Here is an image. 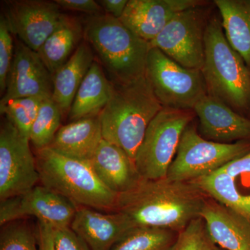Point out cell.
I'll use <instances>...</instances> for the list:
<instances>
[{"label":"cell","mask_w":250,"mask_h":250,"mask_svg":"<svg viewBox=\"0 0 250 250\" xmlns=\"http://www.w3.org/2000/svg\"><path fill=\"white\" fill-rule=\"evenodd\" d=\"M248 112H249V113H250V108H249V111H248Z\"/></svg>","instance_id":"e575fe53"},{"label":"cell","mask_w":250,"mask_h":250,"mask_svg":"<svg viewBox=\"0 0 250 250\" xmlns=\"http://www.w3.org/2000/svg\"><path fill=\"white\" fill-rule=\"evenodd\" d=\"M178 233L164 229H130L111 250H174Z\"/></svg>","instance_id":"d4e9b609"},{"label":"cell","mask_w":250,"mask_h":250,"mask_svg":"<svg viewBox=\"0 0 250 250\" xmlns=\"http://www.w3.org/2000/svg\"><path fill=\"white\" fill-rule=\"evenodd\" d=\"M70 228L90 250H111L132 228L121 213H104L84 207H77Z\"/></svg>","instance_id":"e0dca14e"},{"label":"cell","mask_w":250,"mask_h":250,"mask_svg":"<svg viewBox=\"0 0 250 250\" xmlns=\"http://www.w3.org/2000/svg\"><path fill=\"white\" fill-rule=\"evenodd\" d=\"M194 116L193 111L163 108L154 117L135 156V166L141 179L167 177L182 134Z\"/></svg>","instance_id":"8992f818"},{"label":"cell","mask_w":250,"mask_h":250,"mask_svg":"<svg viewBox=\"0 0 250 250\" xmlns=\"http://www.w3.org/2000/svg\"><path fill=\"white\" fill-rule=\"evenodd\" d=\"M89 163L104 185L118 195L134 188L142 179L127 153L104 139Z\"/></svg>","instance_id":"d6986e66"},{"label":"cell","mask_w":250,"mask_h":250,"mask_svg":"<svg viewBox=\"0 0 250 250\" xmlns=\"http://www.w3.org/2000/svg\"><path fill=\"white\" fill-rule=\"evenodd\" d=\"M15 50L14 36L10 30L4 15L0 16V92L2 97L6 91L8 75Z\"/></svg>","instance_id":"f546056e"},{"label":"cell","mask_w":250,"mask_h":250,"mask_svg":"<svg viewBox=\"0 0 250 250\" xmlns=\"http://www.w3.org/2000/svg\"><path fill=\"white\" fill-rule=\"evenodd\" d=\"M83 39L84 29L80 21L63 14L58 27L38 52L53 77L71 57Z\"/></svg>","instance_id":"603a6c76"},{"label":"cell","mask_w":250,"mask_h":250,"mask_svg":"<svg viewBox=\"0 0 250 250\" xmlns=\"http://www.w3.org/2000/svg\"><path fill=\"white\" fill-rule=\"evenodd\" d=\"M205 139L231 143L250 141V118L242 116L221 100L207 94L193 108Z\"/></svg>","instance_id":"2e32d148"},{"label":"cell","mask_w":250,"mask_h":250,"mask_svg":"<svg viewBox=\"0 0 250 250\" xmlns=\"http://www.w3.org/2000/svg\"><path fill=\"white\" fill-rule=\"evenodd\" d=\"M200 217L210 238L225 250H250V222L243 215L207 198Z\"/></svg>","instance_id":"ac0fdd59"},{"label":"cell","mask_w":250,"mask_h":250,"mask_svg":"<svg viewBox=\"0 0 250 250\" xmlns=\"http://www.w3.org/2000/svg\"><path fill=\"white\" fill-rule=\"evenodd\" d=\"M14 39V59L0 105L18 98H52L53 75L37 52L29 48L16 36Z\"/></svg>","instance_id":"5bb4252c"},{"label":"cell","mask_w":250,"mask_h":250,"mask_svg":"<svg viewBox=\"0 0 250 250\" xmlns=\"http://www.w3.org/2000/svg\"><path fill=\"white\" fill-rule=\"evenodd\" d=\"M53 227L43 221H38L37 237L39 250H57L54 243Z\"/></svg>","instance_id":"d6a6232c"},{"label":"cell","mask_w":250,"mask_h":250,"mask_svg":"<svg viewBox=\"0 0 250 250\" xmlns=\"http://www.w3.org/2000/svg\"><path fill=\"white\" fill-rule=\"evenodd\" d=\"M54 243L57 250H90L70 227L53 228Z\"/></svg>","instance_id":"4dcf8cb0"},{"label":"cell","mask_w":250,"mask_h":250,"mask_svg":"<svg viewBox=\"0 0 250 250\" xmlns=\"http://www.w3.org/2000/svg\"><path fill=\"white\" fill-rule=\"evenodd\" d=\"M228 42L250 70V0H215Z\"/></svg>","instance_id":"cb8c5ba5"},{"label":"cell","mask_w":250,"mask_h":250,"mask_svg":"<svg viewBox=\"0 0 250 250\" xmlns=\"http://www.w3.org/2000/svg\"><path fill=\"white\" fill-rule=\"evenodd\" d=\"M77 207L57 192L42 186L1 201L0 225L1 227L24 217L33 216L53 228L70 227Z\"/></svg>","instance_id":"8fae6325"},{"label":"cell","mask_w":250,"mask_h":250,"mask_svg":"<svg viewBox=\"0 0 250 250\" xmlns=\"http://www.w3.org/2000/svg\"><path fill=\"white\" fill-rule=\"evenodd\" d=\"M145 76L164 108L193 111L208 94L201 70L182 66L155 47L148 53Z\"/></svg>","instance_id":"52a82bcc"},{"label":"cell","mask_w":250,"mask_h":250,"mask_svg":"<svg viewBox=\"0 0 250 250\" xmlns=\"http://www.w3.org/2000/svg\"><path fill=\"white\" fill-rule=\"evenodd\" d=\"M189 182L250 222V152Z\"/></svg>","instance_id":"4fadbf2b"},{"label":"cell","mask_w":250,"mask_h":250,"mask_svg":"<svg viewBox=\"0 0 250 250\" xmlns=\"http://www.w3.org/2000/svg\"><path fill=\"white\" fill-rule=\"evenodd\" d=\"M250 152V141L223 143L209 141L190 123L184 130L167 178L189 182L211 173Z\"/></svg>","instance_id":"ba28073f"},{"label":"cell","mask_w":250,"mask_h":250,"mask_svg":"<svg viewBox=\"0 0 250 250\" xmlns=\"http://www.w3.org/2000/svg\"><path fill=\"white\" fill-rule=\"evenodd\" d=\"M208 21L204 6L184 10L174 16L149 44L182 66L202 70Z\"/></svg>","instance_id":"9c48e42d"},{"label":"cell","mask_w":250,"mask_h":250,"mask_svg":"<svg viewBox=\"0 0 250 250\" xmlns=\"http://www.w3.org/2000/svg\"><path fill=\"white\" fill-rule=\"evenodd\" d=\"M43 100V98L32 97L14 99L0 105V112L13 123L21 134L29 139L31 126Z\"/></svg>","instance_id":"4316f807"},{"label":"cell","mask_w":250,"mask_h":250,"mask_svg":"<svg viewBox=\"0 0 250 250\" xmlns=\"http://www.w3.org/2000/svg\"><path fill=\"white\" fill-rule=\"evenodd\" d=\"M163 108L146 76L113 83L111 98L100 114L103 139L134 161L148 126Z\"/></svg>","instance_id":"7a4b0ae2"},{"label":"cell","mask_w":250,"mask_h":250,"mask_svg":"<svg viewBox=\"0 0 250 250\" xmlns=\"http://www.w3.org/2000/svg\"><path fill=\"white\" fill-rule=\"evenodd\" d=\"M174 250H223L210 238L205 220L199 217L178 233Z\"/></svg>","instance_id":"83f0119b"},{"label":"cell","mask_w":250,"mask_h":250,"mask_svg":"<svg viewBox=\"0 0 250 250\" xmlns=\"http://www.w3.org/2000/svg\"><path fill=\"white\" fill-rule=\"evenodd\" d=\"M94 59L93 49L83 40L54 75L52 99L60 107L62 116H68L77 90L95 62Z\"/></svg>","instance_id":"44dd1931"},{"label":"cell","mask_w":250,"mask_h":250,"mask_svg":"<svg viewBox=\"0 0 250 250\" xmlns=\"http://www.w3.org/2000/svg\"><path fill=\"white\" fill-rule=\"evenodd\" d=\"M204 5L200 0H129L119 20L150 42L178 13Z\"/></svg>","instance_id":"9a60e30c"},{"label":"cell","mask_w":250,"mask_h":250,"mask_svg":"<svg viewBox=\"0 0 250 250\" xmlns=\"http://www.w3.org/2000/svg\"><path fill=\"white\" fill-rule=\"evenodd\" d=\"M105 14L120 19L128 4V0H101L97 1Z\"/></svg>","instance_id":"836d02e7"},{"label":"cell","mask_w":250,"mask_h":250,"mask_svg":"<svg viewBox=\"0 0 250 250\" xmlns=\"http://www.w3.org/2000/svg\"><path fill=\"white\" fill-rule=\"evenodd\" d=\"M201 71L208 95L237 111L248 112L250 70L231 47L224 33L221 20H208L205 37V62Z\"/></svg>","instance_id":"277c9868"},{"label":"cell","mask_w":250,"mask_h":250,"mask_svg":"<svg viewBox=\"0 0 250 250\" xmlns=\"http://www.w3.org/2000/svg\"><path fill=\"white\" fill-rule=\"evenodd\" d=\"M0 235V250H39L36 233L25 225L6 224Z\"/></svg>","instance_id":"f1b7e54d"},{"label":"cell","mask_w":250,"mask_h":250,"mask_svg":"<svg viewBox=\"0 0 250 250\" xmlns=\"http://www.w3.org/2000/svg\"><path fill=\"white\" fill-rule=\"evenodd\" d=\"M4 15L13 35L35 52L58 27L63 14L55 1H5Z\"/></svg>","instance_id":"7c38bea8"},{"label":"cell","mask_w":250,"mask_h":250,"mask_svg":"<svg viewBox=\"0 0 250 250\" xmlns=\"http://www.w3.org/2000/svg\"><path fill=\"white\" fill-rule=\"evenodd\" d=\"M40 182L77 207L113 212L118 195L99 179L89 162L62 155L49 147L36 150Z\"/></svg>","instance_id":"5b68a950"},{"label":"cell","mask_w":250,"mask_h":250,"mask_svg":"<svg viewBox=\"0 0 250 250\" xmlns=\"http://www.w3.org/2000/svg\"><path fill=\"white\" fill-rule=\"evenodd\" d=\"M208 197L190 182L168 178L146 180L117 197L113 212L121 213L131 228L147 227L179 233L200 217Z\"/></svg>","instance_id":"6da1fadb"},{"label":"cell","mask_w":250,"mask_h":250,"mask_svg":"<svg viewBox=\"0 0 250 250\" xmlns=\"http://www.w3.org/2000/svg\"><path fill=\"white\" fill-rule=\"evenodd\" d=\"M62 117L61 108L53 99H44L29 134V141L36 150L49 147L60 129Z\"/></svg>","instance_id":"484cf974"},{"label":"cell","mask_w":250,"mask_h":250,"mask_svg":"<svg viewBox=\"0 0 250 250\" xmlns=\"http://www.w3.org/2000/svg\"><path fill=\"white\" fill-rule=\"evenodd\" d=\"M83 29V40L96 53L113 83L123 84L145 76L149 42L106 14L88 16Z\"/></svg>","instance_id":"3957f363"},{"label":"cell","mask_w":250,"mask_h":250,"mask_svg":"<svg viewBox=\"0 0 250 250\" xmlns=\"http://www.w3.org/2000/svg\"><path fill=\"white\" fill-rule=\"evenodd\" d=\"M113 88L99 62H94L77 90L68 113L70 122L100 116L107 104Z\"/></svg>","instance_id":"7402d4cb"},{"label":"cell","mask_w":250,"mask_h":250,"mask_svg":"<svg viewBox=\"0 0 250 250\" xmlns=\"http://www.w3.org/2000/svg\"><path fill=\"white\" fill-rule=\"evenodd\" d=\"M39 182L30 141L4 116L0 128V200L21 195Z\"/></svg>","instance_id":"30bf717a"},{"label":"cell","mask_w":250,"mask_h":250,"mask_svg":"<svg viewBox=\"0 0 250 250\" xmlns=\"http://www.w3.org/2000/svg\"><path fill=\"white\" fill-rule=\"evenodd\" d=\"M103 139L100 115L61 126L49 147L67 157L90 162Z\"/></svg>","instance_id":"ffe728a7"},{"label":"cell","mask_w":250,"mask_h":250,"mask_svg":"<svg viewBox=\"0 0 250 250\" xmlns=\"http://www.w3.org/2000/svg\"><path fill=\"white\" fill-rule=\"evenodd\" d=\"M61 9L85 13L90 16L103 14V9L94 0H55Z\"/></svg>","instance_id":"1f68e13d"}]
</instances>
